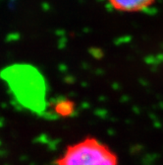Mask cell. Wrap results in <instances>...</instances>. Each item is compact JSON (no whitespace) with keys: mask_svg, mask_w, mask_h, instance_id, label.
Segmentation results:
<instances>
[{"mask_svg":"<svg viewBox=\"0 0 163 165\" xmlns=\"http://www.w3.org/2000/svg\"><path fill=\"white\" fill-rule=\"evenodd\" d=\"M54 165H120V161L107 143L97 138L86 137L69 144Z\"/></svg>","mask_w":163,"mask_h":165,"instance_id":"obj_1","label":"cell"},{"mask_svg":"<svg viewBox=\"0 0 163 165\" xmlns=\"http://www.w3.org/2000/svg\"><path fill=\"white\" fill-rule=\"evenodd\" d=\"M55 112L62 117L70 116L73 112V107L69 103H60L55 108Z\"/></svg>","mask_w":163,"mask_h":165,"instance_id":"obj_3","label":"cell"},{"mask_svg":"<svg viewBox=\"0 0 163 165\" xmlns=\"http://www.w3.org/2000/svg\"><path fill=\"white\" fill-rule=\"evenodd\" d=\"M114 9L121 12H138L147 8L154 0H108Z\"/></svg>","mask_w":163,"mask_h":165,"instance_id":"obj_2","label":"cell"}]
</instances>
